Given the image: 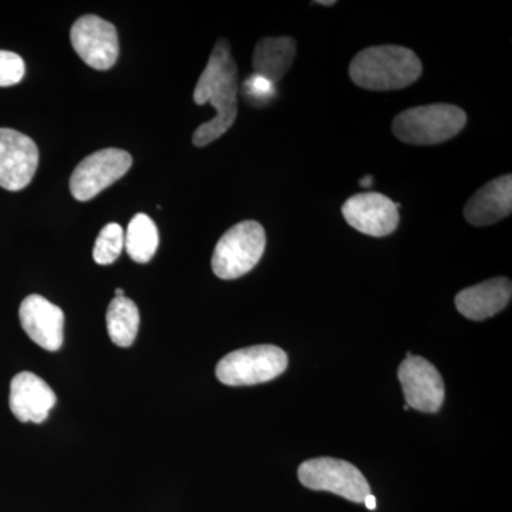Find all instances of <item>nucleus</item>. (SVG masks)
Listing matches in <instances>:
<instances>
[{
    "label": "nucleus",
    "mask_w": 512,
    "mask_h": 512,
    "mask_svg": "<svg viewBox=\"0 0 512 512\" xmlns=\"http://www.w3.org/2000/svg\"><path fill=\"white\" fill-rule=\"evenodd\" d=\"M238 69L228 40L215 43L207 67L194 90L198 106L210 103L217 111L214 119L201 124L192 136L195 147H205L224 136L238 116Z\"/></svg>",
    "instance_id": "obj_1"
},
{
    "label": "nucleus",
    "mask_w": 512,
    "mask_h": 512,
    "mask_svg": "<svg viewBox=\"0 0 512 512\" xmlns=\"http://www.w3.org/2000/svg\"><path fill=\"white\" fill-rule=\"evenodd\" d=\"M423 64L413 50L396 45L367 47L349 66L352 82L372 92H390L412 86L420 79Z\"/></svg>",
    "instance_id": "obj_2"
},
{
    "label": "nucleus",
    "mask_w": 512,
    "mask_h": 512,
    "mask_svg": "<svg viewBox=\"0 0 512 512\" xmlns=\"http://www.w3.org/2000/svg\"><path fill=\"white\" fill-rule=\"evenodd\" d=\"M467 114L453 104L439 103L413 107L393 120L394 136L412 146L446 143L466 127Z\"/></svg>",
    "instance_id": "obj_3"
},
{
    "label": "nucleus",
    "mask_w": 512,
    "mask_h": 512,
    "mask_svg": "<svg viewBox=\"0 0 512 512\" xmlns=\"http://www.w3.org/2000/svg\"><path fill=\"white\" fill-rule=\"evenodd\" d=\"M265 247V229L259 222H238L218 241L212 254V271L224 281L241 278L258 265Z\"/></svg>",
    "instance_id": "obj_4"
},
{
    "label": "nucleus",
    "mask_w": 512,
    "mask_h": 512,
    "mask_svg": "<svg viewBox=\"0 0 512 512\" xmlns=\"http://www.w3.org/2000/svg\"><path fill=\"white\" fill-rule=\"evenodd\" d=\"M288 367V355L272 345L251 346L222 357L215 375L227 386H254L271 382Z\"/></svg>",
    "instance_id": "obj_5"
},
{
    "label": "nucleus",
    "mask_w": 512,
    "mask_h": 512,
    "mask_svg": "<svg viewBox=\"0 0 512 512\" xmlns=\"http://www.w3.org/2000/svg\"><path fill=\"white\" fill-rule=\"evenodd\" d=\"M299 481L309 490L329 491L352 503H363L370 493V485L359 468L338 458H312L301 464Z\"/></svg>",
    "instance_id": "obj_6"
},
{
    "label": "nucleus",
    "mask_w": 512,
    "mask_h": 512,
    "mask_svg": "<svg viewBox=\"0 0 512 512\" xmlns=\"http://www.w3.org/2000/svg\"><path fill=\"white\" fill-rule=\"evenodd\" d=\"M133 164L127 151L104 148L90 154L77 165L70 177V192L77 201H90L111 184L119 181Z\"/></svg>",
    "instance_id": "obj_7"
},
{
    "label": "nucleus",
    "mask_w": 512,
    "mask_h": 512,
    "mask_svg": "<svg viewBox=\"0 0 512 512\" xmlns=\"http://www.w3.org/2000/svg\"><path fill=\"white\" fill-rule=\"evenodd\" d=\"M70 40L77 55L96 70H109L119 57V35L113 23L86 15L76 20Z\"/></svg>",
    "instance_id": "obj_8"
},
{
    "label": "nucleus",
    "mask_w": 512,
    "mask_h": 512,
    "mask_svg": "<svg viewBox=\"0 0 512 512\" xmlns=\"http://www.w3.org/2000/svg\"><path fill=\"white\" fill-rule=\"evenodd\" d=\"M399 202L380 192H362L346 200L342 214L350 227L369 237L393 234L400 222Z\"/></svg>",
    "instance_id": "obj_9"
},
{
    "label": "nucleus",
    "mask_w": 512,
    "mask_h": 512,
    "mask_svg": "<svg viewBox=\"0 0 512 512\" xmlns=\"http://www.w3.org/2000/svg\"><path fill=\"white\" fill-rule=\"evenodd\" d=\"M39 165V148L32 138L0 128V187L20 191L28 187Z\"/></svg>",
    "instance_id": "obj_10"
},
{
    "label": "nucleus",
    "mask_w": 512,
    "mask_h": 512,
    "mask_svg": "<svg viewBox=\"0 0 512 512\" xmlns=\"http://www.w3.org/2000/svg\"><path fill=\"white\" fill-rule=\"evenodd\" d=\"M399 380L410 409L423 413H437L443 406L444 380L429 360L410 356L399 367Z\"/></svg>",
    "instance_id": "obj_11"
},
{
    "label": "nucleus",
    "mask_w": 512,
    "mask_h": 512,
    "mask_svg": "<svg viewBox=\"0 0 512 512\" xmlns=\"http://www.w3.org/2000/svg\"><path fill=\"white\" fill-rule=\"evenodd\" d=\"M19 319L26 335L40 348L56 352L63 346L64 313L40 295H30L22 302Z\"/></svg>",
    "instance_id": "obj_12"
},
{
    "label": "nucleus",
    "mask_w": 512,
    "mask_h": 512,
    "mask_svg": "<svg viewBox=\"0 0 512 512\" xmlns=\"http://www.w3.org/2000/svg\"><path fill=\"white\" fill-rule=\"evenodd\" d=\"M10 410L22 423H43L55 407L52 387L32 372H20L10 383Z\"/></svg>",
    "instance_id": "obj_13"
},
{
    "label": "nucleus",
    "mask_w": 512,
    "mask_h": 512,
    "mask_svg": "<svg viewBox=\"0 0 512 512\" xmlns=\"http://www.w3.org/2000/svg\"><path fill=\"white\" fill-rule=\"evenodd\" d=\"M512 211V175L505 174L481 187L464 207V218L474 227L504 220Z\"/></svg>",
    "instance_id": "obj_14"
},
{
    "label": "nucleus",
    "mask_w": 512,
    "mask_h": 512,
    "mask_svg": "<svg viewBox=\"0 0 512 512\" xmlns=\"http://www.w3.org/2000/svg\"><path fill=\"white\" fill-rule=\"evenodd\" d=\"M512 284L508 278H493L458 292L457 311L470 320H485L504 311L511 301Z\"/></svg>",
    "instance_id": "obj_15"
},
{
    "label": "nucleus",
    "mask_w": 512,
    "mask_h": 512,
    "mask_svg": "<svg viewBox=\"0 0 512 512\" xmlns=\"http://www.w3.org/2000/svg\"><path fill=\"white\" fill-rule=\"evenodd\" d=\"M296 56V40L292 37H265L259 40L252 56L254 74L276 86L291 70Z\"/></svg>",
    "instance_id": "obj_16"
},
{
    "label": "nucleus",
    "mask_w": 512,
    "mask_h": 512,
    "mask_svg": "<svg viewBox=\"0 0 512 512\" xmlns=\"http://www.w3.org/2000/svg\"><path fill=\"white\" fill-rule=\"evenodd\" d=\"M107 330L111 342L119 348H130L140 328V312L131 299L114 298L107 309Z\"/></svg>",
    "instance_id": "obj_17"
},
{
    "label": "nucleus",
    "mask_w": 512,
    "mask_h": 512,
    "mask_svg": "<svg viewBox=\"0 0 512 512\" xmlns=\"http://www.w3.org/2000/svg\"><path fill=\"white\" fill-rule=\"evenodd\" d=\"M160 235L157 225L147 214H137L124 232V248L138 264H147L156 255Z\"/></svg>",
    "instance_id": "obj_18"
},
{
    "label": "nucleus",
    "mask_w": 512,
    "mask_h": 512,
    "mask_svg": "<svg viewBox=\"0 0 512 512\" xmlns=\"http://www.w3.org/2000/svg\"><path fill=\"white\" fill-rule=\"evenodd\" d=\"M124 249V231L116 222L101 229L93 248L94 261L99 265H111L116 262Z\"/></svg>",
    "instance_id": "obj_19"
},
{
    "label": "nucleus",
    "mask_w": 512,
    "mask_h": 512,
    "mask_svg": "<svg viewBox=\"0 0 512 512\" xmlns=\"http://www.w3.org/2000/svg\"><path fill=\"white\" fill-rule=\"evenodd\" d=\"M25 62L13 52L0 50V87L15 86L25 77Z\"/></svg>",
    "instance_id": "obj_20"
},
{
    "label": "nucleus",
    "mask_w": 512,
    "mask_h": 512,
    "mask_svg": "<svg viewBox=\"0 0 512 512\" xmlns=\"http://www.w3.org/2000/svg\"><path fill=\"white\" fill-rule=\"evenodd\" d=\"M244 93L249 101L252 103H265L268 97L275 94V86H272L268 80L252 74L251 77L244 83Z\"/></svg>",
    "instance_id": "obj_21"
},
{
    "label": "nucleus",
    "mask_w": 512,
    "mask_h": 512,
    "mask_svg": "<svg viewBox=\"0 0 512 512\" xmlns=\"http://www.w3.org/2000/svg\"><path fill=\"white\" fill-rule=\"evenodd\" d=\"M363 503L366 504V507L369 508V510L375 511L376 510V497L375 495L369 494L365 498V501Z\"/></svg>",
    "instance_id": "obj_22"
},
{
    "label": "nucleus",
    "mask_w": 512,
    "mask_h": 512,
    "mask_svg": "<svg viewBox=\"0 0 512 512\" xmlns=\"http://www.w3.org/2000/svg\"><path fill=\"white\" fill-rule=\"evenodd\" d=\"M373 184V178L372 175H366L363 180H360V185H363V187H370V185Z\"/></svg>",
    "instance_id": "obj_23"
},
{
    "label": "nucleus",
    "mask_w": 512,
    "mask_h": 512,
    "mask_svg": "<svg viewBox=\"0 0 512 512\" xmlns=\"http://www.w3.org/2000/svg\"><path fill=\"white\" fill-rule=\"evenodd\" d=\"M316 5H323V6H333V5H336V2L335 0H330V2H315Z\"/></svg>",
    "instance_id": "obj_24"
},
{
    "label": "nucleus",
    "mask_w": 512,
    "mask_h": 512,
    "mask_svg": "<svg viewBox=\"0 0 512 512\" xmlns=\"http://www.w3.org/2000/svg\"><path fill=\"white\" fill-rule=\"evenodd\" d=\"M114 293H116V298H123V296H124L123 289H116V292H114Z\"/></svg>",
    "instance_id": "obj_25"
}]
</instances>
